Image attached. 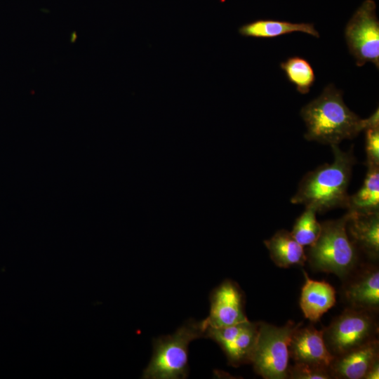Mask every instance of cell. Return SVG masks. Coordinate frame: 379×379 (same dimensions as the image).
<instances>
[{
    "label": "cell",
    "instance_id": "6da1fadb",
    "mask_svg": "<svg viewBox=\"0 0 379 379\" xmlns=\"http://www.w3.org/2000/svg\"><path fill=\"white\" fill-rule=\"evenodd\" d=\"M300 116L306 126L305 138L331 146L352 139L366 128V119L348 108L343 92L332 84L302 107Z\"/></svg>",
    "mask_w": 379,
    "mask_h": 379
},
{
    "label": "cell",
    "instance_id": "7a4b0ae2",
    "mask_svg": "<svg viewBox=\"0 0 379 379\" xmlns=\"http://www.w3.org/2000/svg\"><path fill=\"white\" fill-rule=\"evenodd\" d=\"M333 161L308 172L299 182L298 190L291 199L295 204H303L317 213L347 207V189L356 159L352 149L343 151L338 145H332Z\"/></svg>",
    "mask_w": 379,
    "mask_h": 379
},
{
    "label": "cell",
    "instance_id": "3957f363",
    "mask_svg": "<svg viewBox=\"0 0 379 379\" xmlns=\"http://www.w3.org/2000/svg\"><path fill=\"white\" fill-rule=\"evenodd\" d=\"M205 319L187 320L173 334L154 338L150 361L144 370L145 379H183L188 376V346L205 337Z\"/></svg>",
    "mask_w": 379,
    "mask_h": 379
},
{
    "label": "cell",
    "instance_id": "277c9868",
    "mask_svg": "<svg viewBox=\"0 0 379 379\" xmlns=\"http://www.w3.org/2000/svg\"><path fill=\"white\" fill-rule=\"evenodd\" d=\"M348 218L347 213L338 219L321 223V232L307 255V260L314 270L344 278L356 266L357 248L347 232Z\"/></svg>",
    "mask_w": 379,
    "mask_h": 379
},
{
    "label": "cell",
    "instance_id": "5b68a950",
    "mask_svg": "<svg viewBox=\"0 0 379 379\" xmlns=\"http://www.w3.org/2000/svg\"><path fill=\"white\" fill-rule=\"evenodd\" d=\"M300 325L292 321L283 326L259 322L257 342L250 363L258 375L265 379L287 378L288 345L294 331Z\"/></svg>",
    "mask_w": 379,
    "mask_h": 379
},
{
    "label": "cell",
    "instance_id": "8992f818",
    "mask_svg": "<svg viewBox=\"0 0 379 379\" xmlns=\"http://www.w3.org/2000/svg\"><path fill=\"white\" fill-rule=\"evenodd\" d=\"M378 326L373 312L346 309L323 329L325 344L333 356H338L375 339Z\"/></svg>",
    "mask_w": 379,
    "mask_h": 379
},
{
    "label": "cell",
    "instance_id": "52a82bcc",
    "mask_svg": "<svg viewBox=\"0 0 379 379\" xmlns=\"http://www.w3.org/2000/svg\"><path fill=\"white\" fill-rule=\"evenodd\" d=\"M345 38L350 53L358 67L372 62L379 67V20L376 5L365 0L348 21Z\"/></svg>",
    "mask_w": 379,
    "mask_h": 379
},
{
    "label": "cell",
    "instance_id": "ba28073f",
    "mask_svg": "<svg viewBox=\"0 0 379 379\" xmlns=\"http://www.w3.org/2000/svg\"><path fill=\"white\" fill-rule=\"evenodd\" d=\"M259 331V322L248 319L220 328L207 327L205 337L215 341L224 352L228 364L237 367L250 364Z\"/></svg>",
    "mask_w": 379,
    "mask_h": 379
},
{
    "label": "cell",
    "instance_id": "9c48e42d",
    "mask_svg": "<svg viewBox=\"0 0 379 379\" xmlns=\"http://www.w3.org/2000/svg\"><path fill=\"white\" fill-rule=\"evenodd\" d=\"M209 300V315L205 319L207 327H225L248 319L244 312V294L235 281H223L212 291Z\"/></svg>",
    "mask_w": 379,
    "mask_h": 379
},
{
    "label": "cell",
    "instance_id": "30bf717a",
    "mask_svg": "<svg viewBox=\"0 0 379 379\" xmlns=\"http://www.w3.org/2000/svg\"><path fill=\"white\" fill-rule=\"evenodd\" d=\"M289 357L295 363L328 367L334 357L328 351L323 330L312 326H299L293 332L288 345Z\"/></svg>",
    "mask_w": 379,
    "mask_h": 379
},
{
    "label": "cell",
    "instance_id": "8fae6325",
    "mask_svg": "<svg viewBox=\"0 0 379 379\" xmlns=\"http://www.w3.org/2000/svg\"><path fill=\"white\" fill-rule=\"evenodd\" d=\"M379 359L378 340L334 357L329 370L332 378L364 379L372 364Z\"/></svg>",
    "mask_w": 379,
    "mask_h": 379
},
{
    "label": "cell",
    "instance_id": "7c38bea8",
    "mask_svg": "<svg viewBox=\"0 0 379 379\" xmlns=\"http://www.w3.org/2000/svg\"><path fill=\"white\" fill-rule=\"evenodd\" d=\"M345 296L352 308L375 313L379 308V271L368 267L345 288Z\"/></svg>",
    "mask_w": 379,
    "mask_h": 379
},
{
    "label": "cell",
    "instance_id": "4fadbf2b",
    "mask_svg": "<svg viewBox=\"0 0 379 379\" xmlns=\"http://www.w3.org/2000/svg\"><path fill=\"white\" fill-rule=\"evenodd\" d=\"M348 213L347 232L350 240L357 248H359L370 258L378 259L379 212L371 214Z\"/></svg>",
    "mask_w": 379,
    "mask_h": 379
},
{
    "label": "cell",
    "instance_id": "5bb4252c",
    "mask_svg": "<svg viewBox=\"0 0 379 379\" xmlns=\"http://www.w3.org/2000/svg\"><path fill=\"white\" fill-rule=\"evenodd\" d=\"M304 274L305 281L301 291L300 306L307 319L317 322L335 304V291L326 281L313 280L305 272Z\"/></svg>",
    "mask_w": 379,
    "mask_h": 379
},
{
    "label": "cell",
    "instance_id": "9a60e30c",
    "mask_svg": "<svg viewBox=\"0 0 379 379\" xmlns=\"http://www.w3.org/2000/svg\"><path fill=\"white\" fill-rule=\"evenodd\" d=\"M264 244L271 259L279 267L302 266L307 260L303 246L286 230H278L271 238L265 240Z\"/></svg>",
    "mask_w": 379,
    "mask_h": 379
},
{
    "label": "cell",
    "instance_id": "2e32d148",
    "mask_svg": "<svg viewBox=\"0 0 379 379\" xmlns=\"http://www.w3.org/2000/svg\"><path fill=\"white\" fill-rule=\"evenodd\" d=\"M300 32L316 38L319 34L312 23H294L271 19L257 20L245 24L239 29L241 35L254 38H274L292 32Z\"/></svg>",
    "mask_w": 379,
    "mask_h": 379
},
{
    "label": "cell",
    "instance_id": "e0dca14e",
    "mask_svg": "<svg viewBox=\"0 0 379 379\" xmlns=\"http://www.w3.org/2000/svg\"><path fill=\"white\" fill-rule=\"evenodd\" d=\"M361 188L350 195L346 208L348 213L371 214L379 212V166L367 167Z\"/></svg>",
    "mask_w": 379,
    "mask_h": 379
},
{
    "label": "cell",
    "instance_id": "ac0fdd59",
    "mask_svg": "<svg viewBox=\"0 0 379 379\" xmlns=\"http://www.w3.org/2000/svg\"><path fill=\"white\" fill-rule=\"evenodd\" d=\"M280 67L288 80L301 94H307L315 81V74L310 63L303 58L293 56L281 62Z\"/></svg>",
    "mask_w": 379,
    "mask_h": 379
},
{
    "label": "cell",
    "instance_id": "d6986e66",
    "mask_svg": "<svg viewBox=\"0 0 379 379\" xmlns=\"http://www.w3.org/2000/svg\"><path fill=\"white\" fill-rule=\"evenodd\" d=\"M317 211L305 207L303 213L296 219L291 232L294 239L303 247L310 246L317 239L321 225L317 220Z\"/></svg>",
    "mask_w": 379,
    "mask_h": 379
},
{
    "label": "cell",
    "instance_id": "ffe728a7",
    "mask_svg": "<svg viewBox=\"0 0 379 379\" xmlns=\"http://www.w3.org/2000/svg\"><path fill=\"white\" fill-rule=\"evenodd\" d=\"M287 378L290 379H331L328 367L304 363H295L288 366Z\"/></svg>",
    "mask_w": 379,
    "mask_h": 379
},
{
    "label": "cell",
    "instance_id": "44dd1931",
    "mask_svg": "<svg viewBox=\"0 0 379 379\" xmlns=\"http://www.w3.org/2000/svg\"><path fill=\"white\" fill-rule=\"evenodd\" d=\"M365 131L366 166H379V126L366 128Z\"/></svg>",
    "mask_w": 379,
    "mask_h": 379
},
{
    "label": "cell",
    "instance_id": "7402d4cb",
    "mask_svg": "<svg viewBox=\"0 0 379 379\" xmlns=\"http://www.w3.org/2000/svg\"><path fill=\"white\" fill-rule=\"evenodd\" d=\"M379 378V359L375 361L367 371L364 379Z\"/></svg>",
    "mask_w": 379,
    "mask_h": 379
}]
</instances>
